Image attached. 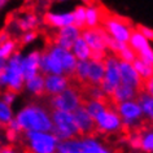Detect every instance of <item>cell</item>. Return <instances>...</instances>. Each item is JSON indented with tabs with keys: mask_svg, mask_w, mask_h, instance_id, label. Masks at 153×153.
I'll return each instance as SVG.
<instances>
[{
	"mask_svg": "<svg viewBox=\"0 0 153 153\" xmlns=\"http://www.w3.org/2000/svg\"><path fill=\"white\" fill-rule=\"evenodd\" d=\"M5 4H7L5 0H0V8H3V7H4Z\"/></svg>",
	"mask_w": 153,
	"mask_h": 153,
	"instance_id": "cell-25",
	"label": "cell"
},
{
	"mask_svg": "<svg viewBox=\"0 0 153 153\" xmlns=\"http://www.w3.org/2000/svg\"><path fill=\"white\" fill-rule=\"evenodd\" d=\"M12 121V110L5 102L0 100V130H5L8 123Z\"/></svg>",
	"mask_w": 153,
	"mask_h": 153,
	"instance_id": "cell-17",
	"label": "cell"
},
{
	"mask_svg": "<svg viewBox=\"0 0 153 153\" xmlns=\"http://www.w3.org/2000/svg\"><path fill=\"white\" fill-rule=\"evenodd\" d=\"M56 149H59V153H83L82 141L78 140H68L59 143Z\"/></svg>",
	"mask_w": 153,
	"mask_h": 153,
	"instance_id": "cell-14",
	"label": "cell"
},
{
	"mask_svg": "<svg viewBox=\"0 0 153 153\" xmlns=\"http://www.w3.org/2000/svg\"><path fill=\"white\" fill-rule=\"evenodd\" d=\"M73 49H74V53H75V56L79 59V61H88L90 48H88V45L86 44V42L83 40L81 36L74 42Z\"/></svg>",
	"mask_w": 153,
	"mask_h": 153,
	"instance_id": "cell-16",
	"label": "cell"
},
{
	"mask_svg": "<svg viewBox=\"0 0 153 153\" xmlns=\"http://www.w3.org/2000/svg\"><path fill=\"white\" fill-rule=\"evenodd\" d=\"M105 74V61L96 62V61H88V83L100 86V83Z\"/></svg>",
	"mask_w": 153,
	"mask_h": 153,
	"instance_id": "cell-10",
	"label": "cell"
},
{
	"mask_svg": "<svg viewBox=\"0 0 153 153\" xmlns=\"http://www.w3.org/2000/svg\"><path fill=\"white\" fill-rule=\"evenodd\" d=\"M131 65H132V68L135 69V71L139 74V76L143 79V81H144V79L151 78V76L153 75V66L143 62V61L139 60V59L134 60V62Z\"/></svg>",
	"mask_w": 153,
	"mask_h": 153,
	"instance_id": "cell-15",
	"label": "cell"
},
{
	"mask_svg": "<svg viewBox=\"0 0 153 153\" xmlns=\"http://www.w3.org/2000/svg\"><path fill=\"white\" fill-rule=\"evenodd\" d=\"M118 64H120L121 83L135 88L136 92H141V83H143V79H141L139 76V74L135 71V69L132 68V65L123 62V61H118Z\"/></svg>",
	"mask_w": 153,
	"mask_h": 153,
	"instance_id": "cell-5",
	"label": "cell"
},
{
	"mask_svg": "<svg viewBox=\"0 0 153 153\" xmlns=\"http://www.w3.org/2000/svg\"><path fill=\"white\" fill-rule=\"evenodd\" d=\"M71 114L74 116V120L76 122V125H78L79 131H81L82 141L83 140H94V139H96V137H101V132L96 123V120L91 117L85 108L79 106V108H76Z\"/></svg>",
	"mask_w": 153,
	"mask_h": 153,
	"instance_id": "cell-2",
	"label": "cell"
},
{
	"mask_svg": "<svg viewBox=\"0 0 153 153\" xmlns=\"http://www.w3.org/2000/svg\"><path fill=\"white\" fill-rule=\"evenodd\" d=\"M48 114H49V118H51L53 126L62 130L64 132H66L73 139L82 141L81 131H79L78 125H76L74 116L71 113L61 112V110H48Z\"/></svg>",
	"mask_w": 153,
	"mask_h": 153,
	"instance_id": "cell-3",
	"label": "cell"
},
{
	"mask_svg": "<svg viewBox=\"0 0 153 153\" xmlns=\"http://www.w3.org/2000/svg\"><path fill=\"white\" fill-rule=\"evenodd\" d=\"M25 140L34 153H55L57 141L51 134L26 132Z\"/></svg>",
	"mask_w": 153,
	"mask_h": 153,
	"instance_id": "cell-4",
	"label": "cell"
},
{
	"mask_svg": "<svg viewBox=\"0 0 153 153\" xmlns=\"http://www.w3.org/2000/svg\"><path fill=\"white\" fill-rule=\"evenodd\" d=\"M12 39H14V36H13V34L9 31V29H7L5 26L0 29V48Z\"/></svg>",
	"mask_w": 153,
	"mask_h": 153,
	"instance_id": "cell-21",
	"label": "cell"
},
{
	"mask_svg": "<svg viewBox=\"0 0 153 153\" xmlns=\"http://www.w3.org/2000/svg\"><path fill=\"white\" fill-rule=\"evenodd\" d=\"M141 152L152 153L153 152V132L148 134L143 137V145H141Z\"/></svg>",
	"mask_w": 153,
	"mask_h": 153,
	"instance_id": "cell-20",
	"label": "cell"
},
{
	"mask_svg": "<svg viewBox=\"0 0 153 153\" xmlns=\"http://www.w3.org/2000/svg\"><path fill=\"white\" fill-rule=\"evenodd\" d=\"M117 113L122 120V122H132L144 116L143 110L140 109V106L135 101L121 102L117 108Z\"/></svg>",
	"mask_w": 153,
	"mask_h": 153,
	"instance_id": "cell-6",
	"label": "cell"
},
{
	"mask_svg": "<svg viewBox=\"0 0 153 153\" xmlns=\"http://www.w3.org/2000/svg\"><path fill=\"white\" fill-rule=\"evenodd\" d=\"M17 123L25 132H47L52 130V121L48 112L42 105L31 102L18 113Z\"/></svg>",
	"mask_w": 153,
	"mask_h": 153,
	"instance_id": "cell-1",
	"label": "cell"
},
{
	"mask_svg": "<svg viewBox=\"0 0 153 153\" xmlns=\"http://www.w3.org/2000/svg\"><path fill=\"white\" fill-rule=\"evenodd\" d=\"M141 92H145L153 99V75L148 79H144L141 83Z\"/></svg>",
	"mask_w": 153,
	"mask_h": 153,
	"instance_id": "cell-22",
	"label": "cell"
},
{
	"mask_svg": "<svg viewBox=\"0 0 153 153\" xmlns=\"http://www.w3.org/2000/svg\"><path fill=\"white\" fill-rule=\"evenodd\" d=\"M16 147V145H14ZM16 149H17V153H34L31 149H30V147L26 143H24V144H20L18 147H16Z\"/></svg>",
	"mask_w": 153,
	"mask_h": 153,
	"instance_id": "cell-24",
	"label": "cell"
},
{
	"mask_svg": "<svg viewBox=\"0 0 153 153\" xmlns=\"http://www.w3.org/2000/svg\"><path fill=\"white\" fill-rule=\"evenodd\" d=\"M0 153H17V149L12 144H4L0 145Z\"/></svg>",
	"mask_w": 153,
	"mask_h": 153,
	"instance_id": "cell-23",
	"label": "cell"
},
{
	"mask_svg": "<svg viewBox=\"0 0 153 153\" xmlns=\"http://www.w3.org/2000/svg\"><path fill=\"white\" fill-rule=\"evenodd\" d=\"M26 85H27V88L36 97H39V99L47 97V95H45V87H44V75H42L40 73H38L31 79L26 81Z\"/></svg>",
	"mask_w": 153,
	"mask_h": 153,
	"instance_id": "cell-11",
	"label": "cell"
},
{
	"mask_svg": "<svg viewBox=\"0 0 153 153\" xmlns=\"http://www.w3.org/2000/svg\"><path fill=\"white\" fill-rule=\"evenodd\" d=\"M134 101L140 106L145 116L153 122V99L145 92H137Z\"/></svg>",
	"mask_w": 153,
	"mask_h": 153,
	"instance_id": "cell-12",
	"label": "cell"
},
{
	"mask_svg": "<svg viewBox=\"0 0 153 153\" xmlns=\"http://www.w3.org/2000/svg\"><path fill=\"white\" fill-rule=\"evenodd\" d=\"M42 24L47 26V29H62L66 26L73 25V14H53V13H43L42 14Z\"/></svg>",
	"mask_w": 153,
	"mask_h": 153,
	"instance_id": "cell-7",
	"label": "cell"
},
{
	"mask_svg": "<svg viewBox=\"0 0 153 153\" xmlns=\"http://www.w3.org/2000/svg\"><path fill=\"white\" fill-rule=\"evenodd\" d=\"M134 27H135V30L144 38V39L153 40V30L152 29H149V27H147V26H144V25H140V24H135Z\"/></svg>",
	"mask_w": 153,
	"mask_h": 153,
	"instance_id": "cell-19",
	"label": "cell"
},
{
	"mask_svg": "<svg viewBox=\"0 0 153 153\" xmlns=\"http://www.w3.org/2000/svg\"><path fill=\"white\" fill-rule=\"evenodd\" d=\"M39 59L40 51H34L22 61V73H24L25 81L31 79L39 73Z\"/></svg>",
	"mask_w": 153,
	"mask_h": 153,
	"instance_id": "cell-9",
	"label": "cell"
},
{
	"mask_svg": "<svg viewBox=\"0 0 153 153\" xmlns=\"http://www.w3.org/2000/svg\"><path fill=\"white\" fill-rule=\"evenodd\" d=\"M44 87H45V95L53 96V95H59L68 87L66 78L64 75H53L48 74L44 76Z\"/></svg>",
	"mask_w": 153,
	"mask_h": 153,
	"instance_id": "cell-8",
	"label": "cell"
},
{
	"mask_svg": "<svg viewBox=\"0 0 153 153\" xmlns=\"http://www.w3.org/2000/svg\"><path fill=\"white\" fill-rule=\"evenodd\" d=\"M86 12H87V7L85 5H78L75 7L74 12H73V26L75 29L79 30V33L87 29L86 25Z\"/></svg>",
	"mask_w": 153,
	"mask_h": 153,
	"instance_id": "cell-13",
	"label": "cell"
},
{
	"mask_svg": "<svg viewBox=\"0 0 153 153\" xmlns=\"http://www.w3.org/2000/svg\"><path fill=\"white\" fill-rule=\"evenodd\" d=\"M14 53H18V52H17V48H16V42H14V39H12L0 48V60H3V61L8 60L14 55Z\"/></svg>",
	"mask_w": 153,
	"mask_h": 153,
	"instance_id": "cell-18",
	"label": "cell"
}]
</instances>
